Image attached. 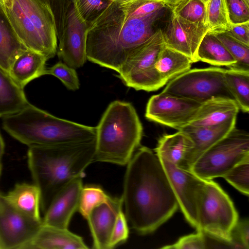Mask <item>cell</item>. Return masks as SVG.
Returning <instances> with one entry per match:
<instances>
[{
	"label": "cell",
	"instance_id": "46",
	"mask_svg": "<svg viewBox=\"0 0 249 249\" xmlns=\"http://www.w3.org/2000/svg\"><path fill=\"white\" fill-rule=\"evenodd\" d=\"M246 3L247 4V5H249V0H244Z\"/></svg>",
	"mask_w": 249,
	"mask_h": 249
},
{
	"label": "cell",
	"instance_id": "33",
	"mask_svg": "<svg viewBox=\"0 0 249 249\" xmlns=\"http://www.w3.org/2000/svg\"><path fill=\"white\" fill-rule=\"evenodd\" d=\"M108 195L100 186L87 185L83 186L81 193L78 211L86 219L91 210L106 200Z\"/></svg>",
	"mask_w": 249,
	"mask_h": 249
},
{
	"label": "cell",
	"instance_id": "1",
	"mask_svg": "<svg viewBox=\"0 0 249 249\" xmlns=\"http://www.w3.org/2000/svg\"><path fill=\"white\" fill-rule=\"evenodd\" d=\"M172 14L160 0H112L89 25L87 60L118 72Z\"/></svg>",
	"mask_w": 249,
	"mask_h": 249
},
{
	"label": "cell",
	"instance_id": "14",
	"mask_svg": "<svg viewBox=\"0 0 249 249\" xmlns=\"http://www.w3.org/2000/svg\"><path fill=\"white\" fill-rule=\"evenodd\" d=\"M165 46L188 56L193 63L198 61L197 51L206 33V26L196 25L172 14L161 29Z\"/></svg>",
	"mask_w": 249,
	"mask_h": 249
},
{
	"label": "cell",
	"instance_id": "15",
	"mask_svg": "<svg viewBox=\"0 0 249 249\" xmlns=\"http://www.w3.org/2000/svg\"><path fill=\"white\" fill-rule=\"evenodd\" d=\"M123 206L122 196H109L91 210L86 219L92 237L93 248L109 249L112 232Z\"/></svg>",
	"mask_w": 249,
	"mask_h": 249
},
{
	"label": "cell",
	"instance_id": "40",
	"mask_svg": "<svg viewBox=\"0 0 249 249\" xmlns=\"http://www.w3.org/2000/svg\"><path fill=\"white\" fill-rule=\"evenodd\" d=\"M129 229L125 214L122 211L118 214L109 243V249L124 243L128 237Z\"/></svg>",
	"mask_w": 249,
	"mask_h": 249
},
{
	"label": "cell",
	"instance_id": "19",
	"mask_svg": "<svg viewBox=\"0 0 249 249\" xmlns=\"http://www.w3.org/2000/svg\"><path fill=\"white\" fill-rule=\"evenodd\" d=\"M239 108L235 101L227 97H215L202 103L189 124L197 126H215L236 118Z\"/></svg>",
	"mask_w": 249,
	"mask_h": 249
},
{
	"label": "cell",
	"instance_id": "45",
	"mask_svg": "<svg viewBox=\"0 0 249 249\" xmlns=\"http://www.w3.org/2000/svg\"><path fill=\"white\" fill-rule=\"evenodd\" d=\"M161 0L162 1H164V2L168 3L173 4V3H175L180 0Z\"/></svg>",
	"mask_w": 249,
	"mask_h": 249
},
{
	"label": "cell",
	"instance_id": "28",
	"mask_svg": "<svg viewBox=\"0 0 249 249\" xmlns=\"http://www.w3.org/2000/svg\"><path fill=\"white\" fill-rule=\"evenodd\" d=\"M197 57L198 61L217 66L229 68L236 63L224 45L213 33L209 31L199 45Z\"/></svg>",
	"mask_w": 249,
	"mask_h": 249
},
{
	"label": "cell",
	"instance_id": "31",
	"mask_svg": "<svg viewBox=\"0 0 249 249\" xmlns=\"http://www.w3.org/2000/svg\"><path fill=\"white\" fill-rule=\"evenodd\" d=\"M205 12L209 32H224L231 26L225 0H206Z\"/></svg>",
	"mask_w": 249,
	"mask_h": 249
},
{
	"label": "cell",
	"instance_id": "39",
	"mask_svg": "<svg viewBox=\"0 0 249 249\" xmlns=\"http://www.w3.org/2000/svg\"><path fill=\"white\" fill-rule=\"evenodd\" d=\"M165 249H205L207 243L204 233L197 231L180 238L176 243L162 247Z\"/></svg>",
	"mask_w": 249,
	"mask_h": 249
},
{
	"label": "cell",
	"instance_id": "6",
	"mask_svg": "<svg viewBox=\"0 0 249 249\" xmlns=\"http://www.w3.org/2000/svg\"><path fill=\"white\" fill-rule=\"evenodd\" d=\"M197 231L230 242L238 221V213L228 195L212 179L205 180L197 200Z\"/></svg>",
	"mask_w": 249,
	"mask_h": 249
},
{
	"label": "cell",
	"instance_id": "3",
	"mask_svg": "<svg viewBox=\"0 0 249 249\" xmlns=\"http://www.w3.org/2000/svg\"><path fill=\"white\" fill-rule=\"evenodd\" d=\"M95 140L49 146L29 147L28 165L34 183L40 192L44 213L55 196L74 179L85 176L94 162Z\"/></svg>",
	"mask_w": 249,
	"mask_h": 249
},
{
	"label": "cell",
	"instance_id": "35",
	"mask_svg": "<svg viewBox=\"0 0 249 249\" xmlns=\"http://www.w3.org/2000/svg\"><path fill=\"white\" fill-rule=\"evenodd\" d=\"M46 74L57 77L69 90L75 91L79 89L80 82L75 69L61 61L47 68Z\"/></svg>",
	"mask_w": 249,
	"mask_h": 249
},
{
	"label": "cell",
	"instance_id": "32",
	"mask_svg": "<svg viewBox=\"0 0 249 249\" xmlns=\"http://www.w3.org/2000/svg\"><path fill=\"white\" fill-rule=\"evenodd\" d=\"M213 34L236 61L234 64L229 68L249 71V46L235 40L224 32Z\"/></svg>",
	"mask_w": 249,
	"mask_h": 249
},
{
	"label": "cell",
	"instance_id": "29",
	"mask_svg": "<svg viewBox=\"0 0 249 249\" xmlns=\"http://www.w3.org/2000/svg\"><path fill=\"white\" fill-rule=\"evenodd\" d=\"M228 89L243 112L249 111V71L226 69L224 74Z\"/></svg>",
	"mask_w": 249,
	"mask_h": 249
},
{
	"label": "cell",
	"instance_id": "47",
	"mask_svg": "<svg viewBox=\"0 0 249 249\" xmlns=\"http://www.w3.org/2000/svg\"><path fill=\"white\" fill-rule=\"evenodd\" d=\"M41 0L42 1H43L44 3H46L45 0Z\"/></svg>",
	"mask_w": 249,
	"mask_h": 249
},
{
	"label": "cell",
	"instance_id": "37",
	"mask_svg": "<svg viewBox=\"0 0 249 249\" xmlns=\"http://www.w3.org/2000/svg\"><path fill=\"white\" fill-rule=\"evenodd\" d=\"M112 0H75L78 11L88 26L108 5Z\"/></svg>",
	"mask_w": 249,
	"mask_h": 249
},
{
	"label": "cell",
	"instance_id": "44",
	"mask_svg": "<svg viewBox=\"0 0 249 249\" xmlns=\"http://www.w3.org/2000/svg\"><path fill=\"white\" fill-rule=\"evenodd\" d=\"M4 6L10 8L12 7L14 0H1Z\"/></svg>",
	"mask_w": 249,
	"mask_h": 249
},
{
	"label": "cell",
	"instance_id": "10",
	"mask_svg": "<svg viewBox=\"0 0 249 249\" xmlns=\"http://www.w3.org/2000/svg\"><path fill=\"white\" fill-rule=\"evenodd\" d=\"M42 226V220L19 211L0 192V249H24Z\"/></svg>",
	"mask_w": 249,
	"mask_h": 249
},
{
	"label": "cell",
	"instance_id": "43",
	"mask_svg": "<svg viewBox=\"0 0 249 249\" xmlns=\"http://www.w3.org/2000/svg\"><path fill=\"white\" fill-rule=\"evenodd\" d=\"M5 144L0 132V178L2 169V159L4 153Z\"/></svg>",
	"mask_w": 249,
	"mask_h": 249
},
{
	"label": "cell",
	"instance_id": "18",
	"mask_svg": "<svg viewBox=\"0 0 249 249\" xmlns=\"http://www.w3.org/2000/svg\"><path fill=\"white\" fill-rule=\"evenodd\" d=\"M236 118L212 126H197L188 124L178 130L186 134L193 146L185 163V169L190 170L194 163L208 149L227 135L235 127Z\"/></svg>",
	"mask_w": 249,
	"mask_h": 249
},
{
	"label": "cell",
	"instance_id": "4",
	"mask_svg": "<svg viewBox=\"0 0 249 249\" xmlns=\"http://www.w3.org/2000/svg\"><path fill=\"white\" fill-rule=\"evenodd\" d=\"M2 127L28 147L90 142L96 139V127L56 117L33 106L2 118Z\"/></svg>",
	"mask_w": 249,
	"mask_h": 249
},
{
	"label": "cell",
	"instance_id": "7",
	"mask_svg": "<svg viewBox=\"0 0 249 249\" xmlns=\"http://www.w3.org/2000/svg\"><path fill=\"white\" fill-rule=\"evenodd\" d=\"M249 158V134L235 127L204 152L190 171L199 178L210 180L223 177L235 165Z\"/></svg>",
	"mask_w": 249,
	"mask_h": 249
},
{
	"label": "cell",
	"instance_id": "20",
	"mask_svg": "<svg viewBox=\"0 0 249 249\" xmlns=\"http://www.w3.org/2000/svg\"><path fill=\"white\" fill-rule=\"evenodd\" d=\"M82 238L68 229L42 225L24 249H86Z\"/></svg>",
	"mask_w": 249,
	"mask_h": 249
},
{
	"label": "cell",
	"instance_id": "24",
	"mask_svg": "<svg viewBox=\"0 0 249 249\" xmlns=\"http://www.w3.org/2000/svg\"><path fill=\"white\" fill-rule=\"evenodd\" d=\"M30 104L24 89L0 66V117L18 112Z\"/></svg>",
	"mask_w": 249,
	"mask_h": 249
},
{
	"label": "cell",
	"instance_id": "25",
	"mask_svg": "<svg viewBox=\"0 0 249 249\" xmlns=\"http://www.w3.org/2000/svg\"><path fill=\"white\" fill-rule=\"evenodd\" d=\"M28 49L21 42L0 3V66L8 72L14 60Z\"/></svg>",
	"mask_w": 249,
	"mask_h": 249
},
{
	"label": "cell",
	"instance_id": "36",
	"mask_svg": "<svg viewBox=\"0 0 249 249\" xmlns=\"http://www.w3.org/2000/svg\"><path fill=\"white\" fill-rule=\"evenodd\" d=\"M50 9L54 19L57 38L61 37L66 18L71 5L75 0H45Z\"/></svg>",
	"mask_w": 249,
	"mask_h": 249
},
{
	"label": "cell",
	"instance_id": "26",
	"mask_svg": "<svg viewBox=\"0 0 249 249\" xmlns=\"http://www.w3.org/2000/svg\"><path fill=\"white\" fill-rule=\"evenodd\" d=\"M5 198L15 208L37 220L40 217V192L35 184L18 183L10 190Z\"/></svg>",
	"mask_w": 249,
	"mask_h": 249
},
{
	"label": "cell",
	"instance_id": "13",
	"mask_svg": "<svg viewBox=\"0 0 249 249\" xmlns=\"http://www.w3.org/2000/svg\"><path fill=\"white\" fill-rule=\"evenodd\" d=\"M88 24L80 16L75 0L69 10L63 33L58 40V57L74 69L82 67L86 61Z\"/></svg>",
	"mask_w": 249,
	"mask_h": 249
},
{
	"label": "cell",
	"instance_id": "12",
	"mask_svg": "<svg viewBox=\"0 0 249 249\" xmlns=\"http://www.w3.org/2000/svg\"><path fill=\"white\" fill-rule=\"evenodd\" d=\"M158 157L176 196L178 207L187 222L197 231L198 228L197 200L205 180L190 170L179 168L165 158Z\"/></svg>",
	"mask_w": 249,
	"mask_h": 249
},
{
	"label": "cell",
	"instance_id": "2",
	"mask_svg": "<svg viewBox=\"0 0 249 249\" xmlns=\"http://www.w3.org/2000/svg\"><path fill=\"white\" fill-rule=\"evenodd\" d=\"M122 197L127 222L141 234L156 230L178 207L159 157L145 146L127 164Z\"/></svg>",
	"mask_w": 249,
	"mask_h": 249
},
{
	"label": "cell",
	"instance_id": "11",
	"mask_svg": "<svg viewBox=\"0 0 249 249\" xmlns=\"http://www.w3.org/2000/svg\"><path fill=\"white\" fill-rule=\"evenodd\" d=\"M201 105L192 100L161 92L150 97L145 116L150 121L178 130L190 123Z\"/></svg>",
	"mask_w": 249,
	"mask_h": 249
},
{
	"label": "cell",
	"instance_id": "8",
	"mask_svg": "<svg viewBox=\"0 0 249 249\" xmlns=\"http://www.w3.org/2000/svg\"><path fill=\"white\" fill-rule=\"evenodd\" d=\"M225 70L218 67L190 69L169 81L161 92L201 104L215 97L233 99L225 83Z\"/></svg>",
	"mask_w": 249,
	"mask_h": 249
},
{
	"label": "cell",
	"instance_id": "38",
	"mask_svg": "<svg viewBox=\"0 0 249 249\" xmlns=\"http://www.w3.org/2000/svg\"><path fill=\"white\" fill-rule=\"evenodd\" d=\"M231 25L249 22V5L244 0H225Z\"/></svg>",
	"mask_w": 249,
	"mask_h": 249
},
{
	"label": "cell",
	"instance_id": "41",
	"mask_svg": "<svg viewBox=\"0 0 249 249\" xmlns=\"http://www.w3.org/2000/svg\"><path fill=\"white\" fill-rule=\"evenodd\" d=\"M232 240L249 249V221L248 218L238 221L231 232Z\"/></svg>",
	"mask_w": 249,
	"mask_h": 249
},
{
	"label": "cell",
	"instance_id": "5",
	"mask_svg": "<svg viewBox=\"0 0 249 249\" xmlns=\"http://www.w3.org/2000/svg\"><path fill=\"white\" fill-rule=\"evenodd\" d=\"M96 127L94 162L125 165L139 146L143 128L133 106L114 101Z\"/></svg>",
	"mask_w": 249,
	"mask_h": 249
},
{
	"label": "cell",
	"instance_id": "34",
	"mask_svg": "<svg viewBox=\"0 0 249 249\" xmlns=\"http://www.w3.org/2000/svg\"><path fill=\"white\" fill-rule=\"evenodd\" d=\"M223 178L239 192L248 196L249 195V158L235 165Z\"/></svg>",
	"mask_w": 249,
	"mask_h": 249
},
{
	"label": "cell",
	"instance_id": "48",
	"mask_svg": "<svg viewBox=\"0 0 249 249\" xmlns=\"http://www.w3.org/2000/svg\"><path fill=\"white\" fill-rule=\"evenodd\" d=\"M0 4H3H3L2 2L1 1V0H0Z\"/></svg>",
	"mask_w": 249,
	"mask_h": 249
},
{
	"label": "cell",
	"instance_id": "30",
	"mask_svg": "<svg viewBox=\"0 0 249 249\" xmlns=\"http://www.w3.org/2000/svg\"><path fill=\"white\" fill-rule=\"evenodd\" d=\"M205 0H180L170 4L172 12L175 16L185 20L196 25L207 26Z\"/></svg>",
	"mask_w": 249,
	"mask_h": 249
},
{
	"label": "cell",
	"instance_id": "9",
	"mask_svg": "<svg viewBox=\"0 0 249 249\" xmlns=\"http://www.w3.org/2000/svg\"><path fill=\"white\" fill-rule=\"evenodd\" d=\"M164 45L160 29L118 72L119 77L125 86L137 90L149 92L157 90L167 84L155 67L158 55Z\"/></svg>",
	"mask_w": 249,
	"mask_h": 249
},
{
	"label": "cell",
	"instance_id": "49",
	"mask_svg": "<svg viewBox=\"0 0 249 249\" xmlns=\"http://www.w3.org/2000/svg\"></svg>",
	"mask_w": 249,
	"mask_h": 249
},
{
	"label": "cell",
	"instance_id": "42",
	"mask_svg": "<svg viewBox=\"0 0 249 249\" xmlns=\"http://www.w3.org/2000/svg\"><path fill=\"white\" fill-rule=\"evenodd\" d=\"M224 33L235 40L249 46V22L231 25Z\"/></svg>",
	"mask_w": 249,
	"mask_h": 249
},
{
	"label": "cell",
	"instance_id": "21",
	"mask_svg": "<svg viewBox=\"0 0 249 249\" xmlns=\"http://www.w3.org/2000/svg\"><path fill=\"white\" fill-rule=\"evenodd\" d=\"M5 13L18 38L29 50L36 52L48 60L44 43L35 26L25 14L17 0L13 6H4Z\"/></svg>",
	"mask_w": 249,
	"mask_h": 249
},
{
	"label": "cell",
	"instance_id": "17",
	"mask_svg": "<svg viewBox=\"0 0 249 249\" xmlns=\"http://www.w3.org/2000/svg\"><path fill=\"white\" fill-rule=\"evenodd\" d=\"M39 34L46 48L48 59L57 49V38L53 15L47 4L40 0H17Z\"/></svg>",
	"mask_w": 249,
	"mask_h": 249
},
{
	"label": "cell",
	"instance_id": "27",
	"mask_svg": "<svg viewBox=\"0 0 249 249\" xmlns=\"http://www.w3.org/2000/svg\"><path fill=\"white\" fill-rule=\"evenodd\" d=\"M192 60L186 55L164 45L155 63L156 70L167 83L179 74L190 70Z\"/></svg>",
	"mask_w": 249,
	"mask_h": 249
},
{
	"label": "cell",
	"instance_id": "22",
	"mask_svg": "<svg viewBox=\"0 0 249 249\" xmlns=\"http://www.w3.org/2000/svg\"><path fill=\"white\" fill-rule=\"evenodd\" d=\"M46 58L29 49L20 53L12 63L9 73L24 89L32 80L45 75Z\"/></svg>",
	"mask_w": 249,
	"mask_h": 249
},
{
	"label": "cell",
	"instance_id": "23",
	"mask_svg": "<svg viewBox=\"0 0 249 249\" xmlns=\"http://www.w3.org/2000/svg\"><path fill=\"white\" fill-rule=\"evenodd\" d=\"M193 146L189 137L184 132L178 130L172 134H165L159 140L156 154L176 165L185 169L186 160Z\"/></svg>",
	"mask_w": 249,
	"mask_h": 249
},
{
	"label": "cell",
	"instance_id": "16",
	"mask_svg": "<svg viewBox=\"0 0 249 249\" xmlns=\"http://www.w3.org/2000/svg\"><path fill=\"white\" fill-rule=\"evenodd\" d=\"M82 178L74 179L55 196L44 213L42 225L68 229L72 215L78 209L83 187Z\"/></svg>",
	"mask_w": 249,
	"mask_h": 249
}]
</instances>
